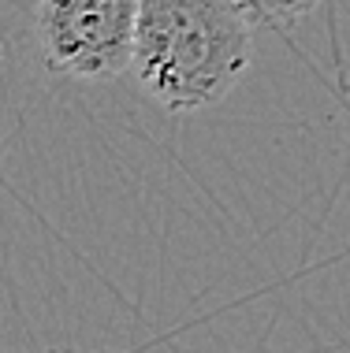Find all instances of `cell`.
<instances>
[{"label":"cell","mask_w":350,"mask_h":353,"mask_svg":"<svg viewBox=\"0 0 350 353\" xmlns=\"http://www.w3.org/2000/svg\"><path fill=\"white\" fill-rule=\"evenodd\" d=\"M253 60V23L235 0H142L130 74L164 112L220 104Z\"/></svg>","instance_id":"obj_1"},{"label":"cell","mask_w":350,"mask_h":353,"mask_svg":"<svg viewBox=\"0 0 350 353\" xmlns=\"http://www.w3.org/2000/svg\"><path fill=\"white\" fill-rule=\"evenodd\" d=\"M142 0H37V49L52 74L116 79L135 60Z\"/></svg>","instance_id":"obj_2"},{"label":"cell","mask_w":350,"mask_h":353,"mask_svg":"<svg viewBox=\"0 0 350 353\" xmlns=\"http://www.w3.org/2000/svg\"><path fill=\"white\" fill-rule=\"evenodd\" d=\"M257 30H287L324 0H235Z\"/></svg>","instance_id":"obj_3"}]
</instances>
